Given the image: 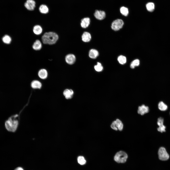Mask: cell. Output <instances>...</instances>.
I'll use <instances>...</instances> for the list:
<instances>
[{
  "mask_svg": "<svg viewBox=\"0 0 170 170\" xmlns=\"http://www.w3.org/2000/svg\"><path fill=\"white\" fill-rule=\"evenodd\" d=\"M110 127L112 129L115 130L117 131L118 130L121 131L123 129V125L121 120L117 119L112 122Z\"/></svg>",
  "mask_w": 170,
  "mask_h": 170,
  "instance_id": "6",
  "label": "cell"
},
{
  "mask_svg": "<svg viewBox=\"0 0 170 170\" xmlns=\"http://www.w3.org/2000/svg\"><path fill=\"white\" fill-rule=\"evenodd\" d=\"M42 46V44L40 41L38 40H37L33 43L32 45V48L35 50H39L41 49Z\"/></svg>",
  "mask_w": 170,
  "mask_h": 170,
  "instance_id": "17",
  "label": "cell"
},
{
  "mask_svg": "<svg viewBox=\"0 0 170 170\" xmlns=\"http://www.w3.org/2000/svg\"><path fill=\"white\" fill-rule=\"evenodd\" d=\"M91 36L88 32H84L82 36V39L83 41L85 42H89L91 40Z\"/></svg>",
  "mask_w": 170,
  "mask_h": 170,
  "instance_id": "14",
  "label": "cell"
},
{
  "mask_svg": "<svg viewBox=\"0 0 170 170\" xmlns=\"http://www.w3.org/2000/svg\"><path fill=\"white\" fill-rule=\"evenodd\" d=\"M42 86L41 83L39 81L37 80H34L32 81L31 83V86L33 89H39Z\"/></svg>",
  "mask_w": 170,
  "mask_h": 170,
  "instance_id": "18",
  "label": "cell"
},
{
  "mask_svg": "<svg viewBox=\"0 0 170 170\" xmlns=\"http://www.w3.org/2000/svg\"><path fill=\"white\" fill-rule=\"evenodd\" d=\"M90 23V19L88 17H85L81 20V25L82 28H85L88 27Z\"/></svg>",
  "mask_w": 170,
  "mask_h": 170,
  "instance_id": "13",
  "label": "cell"
},
{
  "mask_svg": "<svg viewBox=\"0 0 170 170\" xmlns=\"http://www.w3.org/2000/svg\"><path fill=\"white\" fill-rule=\"evenodd\" d=\"M123 24V21L122 20L120 19H117L112 22L111 28L113 30L117 31L121 29Z\"/></svg>",
  "mask_w": 170,
  "mask_h": 170,
  "instance_id": "5",
  "label": "cell"
},
{
  "mask_svg": "<svg viewBox=\"0 0 170 170\" xmlns=\"http://www.w3.org/2000/svg\"><path fill=\"white\" fill-rule=\"evenodd\" d=\"M33 31L35 34L37 35H39L42 33V29L40 25H36L34 26Z\"/></svg>",
  "mask_w": 170,
  "mask_h": 170,
  "instance_id": "19",
  "label": "cell"
},
{
  "mask_svg": "<svg viewBox=\"0 0 170 170\" xmlns=\"http://www.w3.org/2000/svg\"><path fill=\"white\" fill-rule=\"evenodd\" d=\"M3 42L7 44L10 43L11 41V38L8 35H6L2 38Z\"/></svg>",
  "mask_w": 170,
  "mask_h": 170,
  "instance_id": "26",
  "label": "cell"
},
{
  "mask_svg": "<svg viewBox=\"0 0 170 170\" xmlns=\"http://www.w3.org/2000/svg\"><path fill=\"white\" fill-rule=\"evenodd\" d=\"M18 117L17 114L13 115L6 121L5 126L8 131L13 132L17 130L19 124Z\"/></svg>",
  "mask_w": 170,
  "mask_h": 170,
  "instance_id": "1",
  "label": "cell"
},
{
  "mask_svg": "<svg viewBox=\"0 0 170 170\" xmlns=\"http://www.w3.org/2000/svg\"><path fill=\"white\" fill-rule=\"evenodd\" d=\"M63 94L66 99H69L72 98L74 92L71 89H66L64 90Z\"/></svg>",
  "mask_w": 170,
  "mask_h": 170,
  "instance_id": "12",
  "label": "cell"
},
{
  "mask_svg": "<svg viewBox=\"0 0 170 170\" xmlns=\"http://www.w3.org/2000/svg\"><path fill=\"white\" fill-rule=\"evenodd\" d=\"M164 119L161 117L158 118L157 119V123L159 126L157 128V131L161 133L166 132V126L163 124Z\"/></svg>",
  "mask_w": 170,
  "mask_h": 170,
  "instance_id": "7",
  "label": "cell"
},
{
  "mask_svg": "<svg viewBox=\"0 0 170 170\" xmlns=\"http://www.w3.org/2000/svg\"><path fill=\"white\" fill-rule=\"evenodd\" d=\"M15 170H24L21 167H18L16 168Z\"/></svg>",
  "mask_w": 170,
  "mask_h": 170,
  "instance_id": "29",
  "label": "cell"
},
{
  "mask_svg": "<svg viewBox=\"0 0 170 170\" xmlns=\"http://www.w3.org/2000/svg\"><path fill=\"white\" fill-rule=\"evenodd\" d=\"M58 38V36L56 33L50 32L45 33L42 37V39L44 44L52 45L56 42Z\"/></svg>",
  "mask_w": 170,
  "mask_h": 170,
  "instance_id": "2",
  "label": "cell"
},
{
  "mask_svg": "<svg viewBox=\"0 0 170 170\" xmlns=\"http://www.w3.org/2000/svg\"><path fill=\"white\" fill-rule=\"evenodd\" d=\"M99 52L96 50L94 49H91L89 52V56L92 59L96 58L99 55Z\"/></svg>",
  "mask_w": 170,
  "mask_h": 170,
  "instance_id": "15",
  "label": "cell"
},
{
  "mask_svg": "<svg viewBox=\"0 0 170 170\" xmlns=\"http://www.w3.org/2000/svg\"><path fill=\"white\" fill-rule=\"evenodd\" d=\"M158 154L159 159L162 160H166L169 157V155L166 149L163 147H161L159 148L158 151Z\"/></svg>",
  "mask_w": 170,
  "mask_h": 170,
  "instance_id": "4",
  "label": "cell"
},
{
  "mask_svg": "<svg viewBox=\"0 0 170 170\" xmlns=\"http://www.w3.org/2000/svg\"><path fill=\"white\" fill-rule=\"evenodd\" d=\"M94 68L95 70L98 72H100L102 71L103 68L101 64L99 62L97 63V65L94 66Z\"/></svg>",
  "mask_w": 170,
  "mask_h": 170,
  "instance_id": "27",
  "label": "cell"
},
{
  "mask_svg": "<svg viewBox=\"0 0 170 170\" xmlns=\"http://www.w3.org/2000/svg\"><path fill=\"white\" fill-rule=\"evenodd\" d=\"M95 17L97 19L102 20L105 18L106 14L105 12L103 11L96 10L94 13Z\"/></svg>",
  "mask_w": 170,
  "mask_h": 170,
  "instance_id": "9",
  "label": "cell"
},
{
  "mask_svg": "<svg viewBox=\"0 0 170 170\" xmlns=\"http://www.w3.org/2000/svg\"><path fill=\"white\" fill-rule=\"evenodd\" d=\"M39 10L40 13L43 14H46L49 12V9L48 7L44 4L41 5L39 7Z\"/></svg>",
  "mask_w": 170,
  "mask_h": 170,
  "instance_id": "21",
  "label": "cell"
},
{
  "mask_svg": "<svg viewBox=\"0 0 170 170\" xmlns=\"http://www.w3.org/2000/svg\"><path fill=\"white\" fill-rule=\"evenodd\" d=\"M118 60L121 64H124L126 62L127 59L126 57L123 55H120L118 58Z\"/></svg>",
  "mask_w": 170,
  "mask_h": 170,
  "instance_id": "23",
  "label": "cell"
},
{
  "mask_svg": "<svg viewBox=\"0 0 170 170\" xmlns=\"http://www.w3.org/2000/svg\"><path fill=\"white\" fill-rule=\"evenodd\" d=\"M128 157L127 154L123 151L117 152L114 157V160L116 162L119 163H123L126 161Z\"/></svg>",
  "mask_w": 170,
  "mask_h": 170,
  "instance_id": "3",
  "label": "cell"
},
{
  "mask_svg": "<svg viewBox=\"0 0 170 170\" xmlns=\"http://www.w3.org/2000/svg\"><path fill=\"white\" fill-rule=\"evenodd\" d=\"M158 107L159 109L162 111H165L167 110V106L162 101H160L158 104Z\"/></svg>",
  "mask_w": 170,
  "mask_h": 170,
  "instance_id": "20",
  "label": "cell"
},
{
  "mask_svg": "<svg viewBox=\"0 0 170 170\" xmlns=\"http://www.w3.org/2000/svg\"><path fill=\"white\" fill-rule=\"evenodd\" d=\"M149 107L144 105L139 106L138 110V113L141 115H143L149 112Z\"/></svg>",
  "mask_w": 170,
  "mask_h": 170,
  "instance_id": "11",
  "label": "cell"
},
{
  "mask_svg": "<svg viewBox=\"0 0 170 170\" xmlns=\"http://www.w3.org/2000/svg\"><path fill=\"white\" fill-rule=\"evenodd\" d=\"M76 60V57L73 54H68L66 55L65 57L66 62L69 64H74Z\"/></svg>",
  "mask_w": 170,
  "mask_h": 170,
  "instance_id": "10",
  "label": "cell"
},
{
  "mask_svg": "<svg viewBox=\"0 0 170 170\" xmlns=\"http://www.w3.org/2000/svg\"><path fill=\"white\" fill-rule=\"evenodd\" d=\"M120 11L122 15L125 16H127L129 13L128 8L124 6H123L120 8Z\"/></svg>",
  "mask_w": 170,
  "mask_h": 170,
  "instance_id": "24",
  "label": "cell"
},
{
  "mask_svg": "<svg viewBox=\"0 0 170 170\" xmlns=\"http://www.w3.org/2000/svg\"><path fill=\"white\" fill-rule=\"evenodd\" d=\"M38 75L39 77L41 79H45L47 76V71L45 69H41L39 71Z\"/></svg>",
  "mask_w": 170,
  "mask_h": 170,
  "instance_id": "16",
  "label": "cell"
},
{
  "mask_svg": "<svg viewBox=\"0 0 170 170\" xmlns=\"http://www.w3.org/2000/svg\"><path fill=\"white\" fill-rule=\"evenodd\" d=\"M78 162L81 165L85 164L86 163V160L84 157L81 156H79L77 158Z\"/></svg>",
  "mask_w": 170,
  "mask_h": 170,
  "instance_id": "28",
  "label": "cell"
},
{
  "mask_svg": "<svg viewBox=\"0 0 170 170\" xmlns=\"http://www.w3.org/2000/svg\"><path fill=\"white\" fill-rule=\"evenodd\" d=\"M35 2L33 0H27L25 3V7L28 10H33L35 6Z\"/></svg>",
  "mask_w": 170,
  "mask_h": 170,
  "instance_id": "8",
  "label": "cell"
},
{
  "mask_svg": "<svg viewBox=\"0 0 170 170\" xmlns=\"http://www.w3.org/2000/svg\"><path fill=\"white\" fill-rule=\"evenodd\" d=\"M140 64V61L138 59H136L133 60L131 62L130 65V67L132 68H134L135 67L138 66Z\"/></svg>",
  "mask_w": 170,
  "mask_h": 170,
  "instance_id": "25",
  "label": "cell"
},
{
  "mask_svg": "<svg viewBox=\"0 0 170 170\" xmlns=\"http://www.w3.org/2000/svg\"><path fill=\"white\" fill-rule=\"evenodd\" d=\"M146 7L148 11L152 12L154 10L155 5L154 3L153 2H149L146 4Z\"/></svg>",
  "mask_w": 170,
  "mask_h": 170,
  "instance_id": "22",
  "label": "cell"
}]
</instances>
